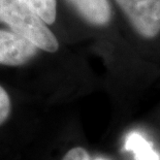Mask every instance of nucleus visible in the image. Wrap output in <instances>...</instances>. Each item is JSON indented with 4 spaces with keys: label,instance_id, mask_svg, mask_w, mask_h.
<instances>
[{
    "label": "nucleus",
    "instance_id": "obj_1",
    "mask_svg": "<svg viewBox=\"0 0 160 160\" xmlns=\"http://www.w3.org/2000/svg\"><path fill=\"white\" fill-rule=\"evenodd\" d=\"M0 22L40 50L55 53L59 49L58 39L42 18L18 0H0Z\"/></svg>",
    "mask_w": 160,
    "mask_h": 160
},
{
    "label": "nucleus",
    "instance_id": "obj_2",
    "mask_svg": "<svg viewBox=\"0 0 160 160\" xmlns=\"http://www.w3.org/2000/svg\"><path fill=\"white\" fill-rule=\"evenodd\" d=\"M139 36L152 39L160 33V0H115Z\"/></svg>",
    "mask_w": 160,
    "mask_h": 160
},
{
    "label": "nucleus",
    "instance_id": "obj_3",
    "mask_svg": "<svg viewBox=\"0 0 160 160\" xmlns=\"http://www.w3.org/2000/svg\"><path fill=\"white\" fill-rule=\"evenodd\" d=\"M38 53V48L25 37L12 31L0 29V64L21 66Z\"/></svg>",
    "mask_w": 160,
    "mask_h": 160
},
{
    "label": "nucleus",
    "instance_id": "obj_4",
    "mask_svg": "<svg viewBox=\"0 0 160 160\" xmlns=\"http://www.w3.org/2000/svg\"><path fill=\"white\" fill-rule=\"evenodd\" d=\"M67 2L93 26H107L112 20V6L108 0H67Z\"/></svg>",
    "mask_w": 160,
    "mask_h": 160
},
{
    "label": "nucleus",
    "instance_id": "obj_5",
    "mask_svg": "<svg viewBox=\"0 0 160 160\" xmlns=\"http://www.w3.org/2000/svg\"><path fill=\"white\" fill-rule=\"evenodd\" d=\"M125 149L132 153L134 160H160L153 144L138 131H132L125 138Z\"/></svg>",
    "mask_w": 160,
    "mask_h": 160
},
{
    "label": "nucleus",
    "instance_id": "obj_6",
    "mask_svg": "<svg viewBox=\"0 0 160 160\" xmlns=\"http://www.w3.org/2000/svg\"><path fill=\"white\" fill-rule=\"evenodd\" d=\"M39 16L47 25H52L57 17L56 0H18Z\"/></svg>",
    "mask_w": 160,
    "mask_h": 160
},
{
    "label": "nucleus",
    "instance_id": "obj_7",
    "mask_svg": "<svg viewBox=\"0 0 160 160\" xmlns=\"http://www.w3.org/2000/svg\"><path fill=\"white\" fill-rule=\"evenodd\" d=\"M11 110V98H9L8 92L4 90V88L0 86V125H2L8 119Z\"/></svg>",
    "mask_w": 160,
    "mask_h": 160
},
{
    "label": "nucleus",
    "instance_id": "obj_8",
    "mask_svg": "<svg viewBox=\"0 0 160 160\" xmlns=\"http://www.w3.org/2000/svg\"><path fill=\"white\" fill-rule=\"evenodd\" d=\"M61 160H92L90 154L86 149L82 147H74L66 152Z\"/></svg>",
    "mask_w": 160,
    "mask_h": 160
},
{
    "label": "nucleus",
    "instance_id": "obj_9",
    "mask_svg": "<svg viewBox=\"0 0 160 160\" xmlns=\"http://www.w3.org/2000/svg\"><path fill=\"white\" fill-rule=\"evenodd\" d=\"M95 160H107V159H103V158H96Z\"/></svg>",
    "mask_w": 160,
    "mask_h": 160
}]
</instances>
